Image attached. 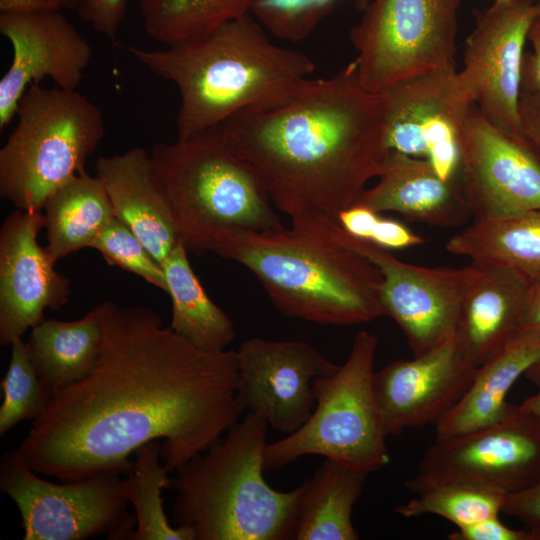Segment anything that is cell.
<instances>
[{
  "instance_id": "obj_1",
  "label": "cell",
  "mask_w": 540,
  "mask_h": 540,
  "mask_svg": "<svg viewBox=\"0 0 540 540\" xmlns=\"http://www.w3.org/2000/svg\"><path fill=\"white\" fill-rule=\"evenodd\" d=\"M98 361L85 378L50 394L11 455L61 482L127 475L130 456L162 441L169 472L206 451L245 411L236 350L207 352L164 327L145 306L97 305Z\"/></svg>"
},
{
  "instance_id": "obj_2",
  "label": "cell",
  "mask_w": 540,
  "mask_h": 540,
  "mask_svg": "<svg viewBox=\"0 0 540 540\" xmlns=\"http://www.w3.org/2000/svg\"><path fill=\"white\" fill-rule=\"evenodd\" d=\"M290 219L337 218L353 205L389 152L382 93L367 91L354 62L213 127Z\"/></svg>"
},
{
  "instance_id": "obj_3",
  "label": "cell",
  "mask_w": 540,
  "mask_h": 540,
  "mask_svg": "<svg viewBox=\"0 0 540 540\" xmlns=\"http://www.w3.org/2000/svg\"><path fill=\"white\" fill-rule=\"evenodd\" d=\"M291 222L290 229L225 232L210 251L247 268L287 317L351 326L383 316L378 268L331 238L317 215Z\"/></svg>"
},
{
  "instance_id": "obj_4",
  "label": "cell",
  "mask_w": 540,
  "mask_h": 540,
  "mask_svg": "<svg viewBox=\"0 0 540 540\" xmlns=\"http://www.w3.org/2000/svg\"><path fill=\"white\" fill-rule=\"evenodd\" d=\"M123 48L150 72L176 86L178 140L286 93L316 69L307 54L272 42L251 14L164 49Z\"/></svg>"
},
{
  "instance_id": "obj_5",
  "label": "cell",
  "mask_w": 540,
  "mask_h": 540,
  "mask_svg": "<svg viewBox=\"0 0 540 540\" xmlns=\"http://www.w3.org/2000/svg\"><path fill=\"white\" fill-rule=\"evenodd\" d=\"M268 423L247 412L175 472L173 519L196 540L292 539L303 485L282 492L263 476Z\"/></svg>"
},
{
  "instance_id": "obj_6",
  "label": "cell",
  "mask_w": 540,
  "mask_h": 540,
  "mask_svg": "<svg viewBox=\"0 0 540 540\" xmlns=\"http://www.w3.org/2000/svg\"><path fill=\"white\" fill-rule=\"evenodd\" d=\"M150 156L188 252L210 251L225 232L284 228L257 175L213 128L173 143H157Z\"/></svg>"
},
{
  "instance_id": "obj_7",
  "label": "cell",
  "mask_w": 540,
  "mask_h": 540,
  "mask_svg": "<svg viewBox=\"0 0 540 540\" xmlns=\"http://www.w3.org/2000/svg\"><path fill=\"white\" fill-rule=\"evenodd\" d=\"M0 149V196L20 210H42L48 197L85 171L105 134L101 109L77 90L32 84Z\"/></svg>"
},
{
  "instance_id": "obj_8",
  "label": "cell",
  "mask_w": 540,
  "mask_h": 540,
  "mask_svg": "<svg viewBox=\"0 0 540 540\" xmlns=\"http://www.w3.org/2000/svg\"><path fill=\"white\" fill-rule=\"evenodd\" d=\"M378 340L359 331L342 365L314 382L315 406L295 432L267 442L264 470L280 469L305 455H319L368 474L390 462L386 433L373 389Z\"/></svg>"
},
{
  "instance_id": "obj_9",
  "label": "cell",
  "mask_w": 540,
  "mask_h": 540,
  "mask_svg": "<svg viewBox=\"0 0 540 540\" xmlns=\"http://www.w3.org/2000/svg\"><path fill=\"white\" fill-rule=\"evenodd\" d=\"M461 0H370L349 32L361 85H391L454 63Z\"/></svg>"
},
{
  "instance_id": "obj_10",
  "label": "cell",
  "mask_w": 540,
  "mask_h": 540,
  "mask_svg": "<svg viewBox=\"0 0 540 540\" xmlns=\"http://www.w3.org/2000/svg\"><path fill=\"white\" fill-rule=\"evenodd\" d=\"M113 472L55 483L10 452L0 461V490L16 504L24 540H127L136 526L128 511L124 479Z\"/></svg>"
},
{
  "instance_id": "obj_11",
  "label": "cell",
  "mask_w": 540,
  "mask_h": 540,
  "mask_svg": "<svg viewBox=\"0 0 540 540\" xmlns=\"http://www.w3.org/2000/svg\"><path fill=\"white\" fill-rule=\"evenodd\" d=\"M327 234L361 254L381 273V306L402 330L414 356L440 345L457 330L460 311L481 267L429 268L404 262L389 249L347 233L333 217L319 215Z\"/></svg>"
},
{
  "instance_id": "obj_12",
  "label": "cell",
  "mask_w": 540,
  "mask_h": 540,
  "mask_svg": "<svg viewBox=\"0 0 540 540\" xmlns=\"http://www.w3.org/2000/svg\"><path fill=\"white\" fill-rule=\"evenodd\" d=\"M389 150L428 159L446 180H459L460 140L473 98L455 63L383 90Z\"/></svg>"
},
{
  "instance_id": "obj_13",
  "label": "cell",
  "mask_w": 540,
  "mask_h": 540,
  "mask_svg": "<svg viewBox=\"0 0 540 540\" xmlns=\"http://www.w3.org/2000/svg\"><path fill=\"white\" fill-rule=\"evenodd\" d=\"M539 17L538 2L494 0L477 15L466 39L464 67L459 71L479 111L519 140L527 139L519 116L524 45Z\"/></svg>"
},
{
  "instance_id": "obj_14",
  "label": "cell",
  "mask_w": 540,
  "mask_h": 540,
  "mask_svg": "<svg viewBox=\"0 0 540 540\" xmlns=\"http://www.w3.org/2000/svg\"><path fill=\"white\" fill-rule=\"evenodd\" d=\"M459 481L507 494L540 480V419L514 406L500 421L435 442L416 475Z\"/></svg>"
},
{
  "instance_id": "obj_15",
  "label": "cell",
  "mask_w": 540,
  "mask_h": 540,
  "mask_svg": "<svg viewBox=\"0 0 540 540\" xmlns=\"http://www.w3.org/2000/svg\"><path fill=\"white\" fill-rule=\"evenodd\" d=\"M462 192L474 219L540 210V153L493 125L473 104L460 140Z\"/></svg>"
},
{
  "instance_id": "obj_16",
  "label": "cell",
  "mask_w": 540,
  "mask_h": 540,
  "mask_svg": "<svg viewBox=\"0 0 540 540\" xmlns=\"http://www.w3.org/2000/svg\"><path fill=\"white\" fill-rule=\"evenodd\" d=\"M236 360L237 395L244 410L287 435L311 415L315 380L339 367L312 345L298 340L251 338L236 350Z\"/></svg>"
},
{
  "instance_id": "obj_17",
  "label": "cell",
  "mask_w": 540,
  "mask_h": 540,
  "mask_svg": "<svg viewBox=\"0 0 540 540\" xmlns=\"http://www.w3.org/2000/svg\"><path fill=\"white\" fill-rule=\"evenodd\" d=\"M42 210L16 209L0 229V345H11L44 319L47 309L67 304L70 279L59 273L38 242Z\"/></svg>"
},
{
  "instance_id": "obj_18",
  "label": "cell",
  "mask_w": 540,
  "mask_h": 540,
  "mask_svg": "<svg viewBox=\"0 0 540 540\" xmlns=\"http://www.w3.org/2000/svg\"><path fill=\"white\" fill-rule=\"evenodd\" d=\"M0 33L12 46L11 64L0 81L3 131L32 84L50 78L55 86L76 90L93 49L59 11L0 12Z\"/></svg>"
},
{
  "instance_id": "obj_19",
  "label": "cell",
  "mask_w": 540,
  "mask_h": 540,
  "mask_svg": "<svg viewBox=\"0 0 540 540\" xmlns=\"http://www.w3.org/2000/svg\"><path fill=\"white\" fill-rule=\"evenodd\" d=\"M476 370L464 360L454 335L376 371L373 389L386 435L436 424L465 393Z\"/></svg>"
},
{
  "instance_id": "obj_20",
  "label": "cell",
  "mask_w": 540,
  "mask_h": 540,
  "mask_svg": "<svg viewBox=\"0 0 540 540\" xmlns=\"http://www.w3.org/2000/svg\"><path fill=\"white\" fill-rule=\"evenodd\" d=\"M377 178L354 204L437 227L459 226L471 216L460 181L442 178L428 159L389 150Z\"/></svg>"
},
{
  "instance_id": "obj_21",
  "label": "cell",
  "mask_w": 540,
  "mask_h": 540,
  "mask_svg": "<svg viewBox=\"0 0 540 540\" xmlns=\"http://www.w3.org/2000/svg\"><path fill=\"white\" fill-rule=\"evenodd\" d=\"M115 217L125 223L162 264L180 243L170 205L150 154L140 147L98 158L96 174Z\"/></svg>"
},
{
  "instance_id": "obj_22",
  "label": "cell",
  "mask_w": 540,
  "mask_h": 540,
  "mask_svg": "<svg viewBox=\"0 0 540 540\" xmlns=\"http://www.w3.org/2000/svg\"><path fill=\"white\" fill-rule=\"evenodd\" d=\"M480 267L463 301L455 333L464 360L474 369L520 332L531 283L509 267Z\"/></svg>"
},
{
  "instance_id": "obj_23",
  "label": "cell",
  "mask_w": 540,
  "mask_h": 540,
  "mask_svg": "<svg viewBox=\"0 0 540 540\" xmlns=\"http://www.w3.org/2000/svg\"><path fill=\"white\" fill-rule=\"evenodd\" d=\"M540 359V329L519 332L499 353L477 368L457 403L436 423V439L474 431L503 419L512 409L507 394Z\"/></svg>"
},
{
  "instance_id": "obj_24",
  "label": "cell",
  "mask_w": 540,
  "mask_h": 540,
  "mask_svg": "<svg viewBox=\"0 0 540 540\" xmlns=\"http://www.w3.org/2000/svg\"><path fill=\"white\" fill-rule=\"evenodd\" d=\"M103 329L95 306L74 321L43 319L26 342L31 363L50 396L93 370L102 347Z\"/></svg>"
},
{
  "instance_id": "obj_25",
  "label": "cell",
  "mask_w": 540,
  "mask_h": 540,
  "mask_svg": "<svg viewBox=\"0 0 540 540\" xmlns=\"http://www.w3.org/2000/svg\"><path fill=\"white\" fill-rule=\"evenodd\" d=\"M448 252L482 267H509L531 282L540 278V210L474 219L446 243Z\"/></svg>"
},
{
  "instance_id": "obj_26",
  "label": "cell",
  "mask_w": 540,
  "mask_h": 540,
  "mask_svg": "<svg viewBox=\"0 0 540 540\" xmlns=\"http://www.w3.org/2000/svg\"><path fill=\"white\" fill-rule=\"evenodd\" d=\"M368 473L327 459L302 483L298 518L292 539L357 540L353 507Z\"/></svg>"
},
{
  "instance_id": "obj_27",
  "label": "cell",
  "mask_w": 540,
  "mask_h": 540,
  "mask_svg": "<svg viewBox=\"0 0 540 540\" xmlns=\"http://www.w3.org/2000/svg\"><path fill=\"white\" fill-rule=\"evenodd\" d=\"M47 251L54 262L93 242L115 217L101 180L86 170L70 178L46 200L42 209Z\"/></svg>"
},
{
  "instance_id": "obj_28",
  "label": "cell",
  "mask_w": 540,
  "mask_h": 540,
  "mask_svg": "<svg viewBox=\"0 0 540 540\" xmlns=\"http://www.w3.org/2000/svg\"><path fill=\"white\" fill-rule=\"evenodd\" d=\"M180 242L162 263L172 304L170 328L196 348L220 352L235 338L230 317L207 295Z\"/></svg>"
},
{
  "instance_id": "obj_29",
  "label": "cell",
  "mask_w": 540,
  "mask_h": 540,
  "mask_svg": "<svg viewBox=\"0 0 540 540\" xmlns=\"http://www.w3.org/2000/svg\"><path fill=\"white\" fill-rule=\"evenodd\" d=\"M258 0H139L149 37L173 46L201 38L225 23L252 14Z\"/></svg>"
},
{
  "instance_id": "obj_30",
  "label": "cell",
  "mask_w": 540,
  "mask_h": 540,
  "mask_svg": "<svg viewBox=\"0 0 540 540\" xmlns=\"http://www.w3.org/2000/svg\"><path fill=\"white\" fill-rule=\"evenodd\" d=\"M162 441H150L134 452L124 479L126 496L133 506L136 526L128 540H196L187 526L173 527L164 511L162 490L170 488L168 469L160 464Z\"/></svg>"
},
{
  "instance_id": "obj_31",
  "label": "cell",
  "mask_w": 540,
  "mask_h": 540,
  "mask_svg": "<svg viewBox=\"0 0 540 540\" xmlns=\"http://www.w3.org/2000/svg\"><path fill=\"white\" fill-rule=\"evenodd\" d=\"M415 494L398 505L395 512L411 518L426 514L440 516L457 528L502 512L507 493L466 482L433 481L415 476L405 484Z\"/></svg>"
},
{
  "instance_id": "obj_32",
  "label": "cell",
  "mask_w": 540,
  "mask_h": 540,
  "mask_svg": "<svg viewBox=\"0 0 540 540\" xmlns=\"http://www.w3.org/2000/svg\"><path fill=\"white\" fill-rule=\"evenodd\" d=\"M7 372L1 381L4 395L0 407V435L17 423L34 420L45 408L49 395L43 387L22 338L11 345Z\"/></svg>"
},
{
  "instance_id": "obj_33",
  "label": "cell",
  "mask_w": 540,
  "mask_h": 540,
  "mask_svg": "<svg viewBox=\"0 0 540 540\" xmlns=\"http://www.w3.org/2000/svg\"><path fill=\"white\" fill-rule=\"evenodd\" d=\"M91 248L97 250L107 264L133 273L167 293V281L162 264L117 217L108 222Z\"/></svg>"
},
{
  "instance_id": "obj_34",
  "label": "cell",
  "mask_w": 540,
  "mask_h": 540,
  "mask_svg": "<svg viewBox=\"0 0 540 540\" xmlns=\"http://www.w3.org/2000/svg\"><path fill=\"white\" fill-rule=\"evenodd\" d=\"M337 0H258L252 14L276 38H308L333 10Z\"/></svg>"
},
{
  "instance_id": "obj_35",
  "label": "cell",
  "mask_w": 540,
  "mask_h": 540,
  "mask_svg": "<svg viewBox=\"0 0 540 540\" xmlns=\"http://www.w3.org/2000/svg\"><path fill=\"white\" fill-rule=\"evenodd\" d=\"M337 222L350 235L380 247L404 249L424 243V238L399 221L385 218L367 207L353 204L341 210Z\"/></svg>"
},
{
  "instance_id": "obj_36",
  "label": "cell",
  "mask_w": 540,
  "mask_h": 540,
  "mask_svg": "<svg viewBox=\"0 0 540 540\" xmlns=\"http://www.w3.org/2000/svg\"><path fill=\"white\" fill-rule=\"evenodd\" d=\"M82 21L110 40H115L127 12V0H65Z\"/></svg>"
},
{
  "instance_id": "obj_37",
  "label": "cell",
  "mask_w": 540,
  "mask_h": 540,
  "mask_svg": "<svg viewBox=\"0 0 540 540\" xmlns=\"http://www.w3.org/2000/svg\"><path fill=\"white\" fill-rule=\"evenodd\" d=\"M502 512L519 519L532 540H540V480L506 495Z\"/></svg>"
},
{
  "instance_id": "obj_38",
  "label": "cell",
  "mask_w": 540,
  "mask_h": 540,
  "mask_svg": "<svg viewBox=\"0 0 540 540\" xmlns=\"http://www.w3.org/2000/svg\"><path fill=\"white\" fill-rule=\"evenodd\" d=\"M450 540H532L526 528L513 529L503 524L498 515L458 527L448 535Z\"/></svg>"
},
{
  "instance_id": "obj_39",
  "label": "cell",
  "mask_w": 540,
  "mask_h": 540,
  "mask_svg": "<svg viewBox=\"0 0 540 540\" xmlns=\"http://www.w3.org/2000/svg\"><path fill=\"white\" fill-rule=\"evenodd\" d=\"M527 40L532 50L523 56L521 92L540 95V17L531 26Z\"/></svg>"
},
{
  "instance_id": "obj_40",
  "label": "cell",
  "mask_w": 540,
  "mask_h": 540,
  "mask_svg": "<svg viewBox=\"0 0 540 540\" xmlns=\"http://www.w3.org/2000/svg\"><path fill=\"white\" fill-rule=\"evenodd\" d=\"M519 116L523 132L540 153V95L521 92Z\"/></svg>"
},
{
  "instance_id": "obj_41",
  "label": "cell",
  "mask_w": 540,
  "mask_h": 540,
  "mask_svg": "<svg viewBox=\"0 0 540 540\" xmlns=\"http://www.w3.org/2000/svg\"><path fill=\"white\" fill-rule=\"evenodd\" d=\"M65 0H0V12L35 13L59 11Z\"/></svg>"
},
{
  "instance_id": "obj_42",
  "label": "cell",
  "mask_w": 540,
  "mask_h": 540,
  "mask_svg": "<svg viewBox=\"0 0 540 540\" xmlns=\"http://www.w3.org/2000/svg\"><path fill=\"white\" fill-rule=\"evenodd\" d=\"M540 329V278L530 283L521 330Z\"/></svg>"
},
{
  "instance_id": "obj_43",
  "label": "cell",
  "mask_w": 540,
  "mask_h": 540,
  "mask_svg": "<svg viewBox=\"0 0 540 540\" xmlns=\"http://www.w3.org/2000/svg\"><path fill=\"white\" fill-rule=\"evenodd\" d=\"M536 394L526 398L519 406L525 412H528L540 419V386Z\"/></svg>"
},
{
  "instance_id": "obj_44",
  "label": "cell",
  "mask_w": 540,
  "mask_h": 540,
  "mask_svg": "<svg viewBox=\"0 0 540 540\" xmlns=\"http://www.w3.org/2000/svg\"><path fill=\"white\" fill-rule=\"evenodd\" d=\"M524 376L535 385L540 386V359L525 372Z\"/></svg>"
},
{
  "instance_id": "obj_45",
  "label": "cell",
  "mask_w": 540,
  "mask_h": 540,
  "mask_svg": "<svg viewBox=\"0 0 540 540\" xmlns=\"http://www.w3.org/2000/svg\"><path fill=\"white\" fill-rule=\"evenodd\" d=\"M369 2L370 0H354V5L359 12H362Z\"/></svg>"
},
{
  "instance_id": "obj_46",
  "label": "cell",
  "mask_w": 540,
  "mask_h": 540,
  "mask_svg": "<svg viewBox=\"0 0 540 540\" xmlns=\"http://www.w3.org/2000/svg\"><path fill=\"white\" fill-rule=\"evenodd\" d=\"M532 1H535V2H538V3H540V0H532Z\"/></svg>"
}]
</instances>
